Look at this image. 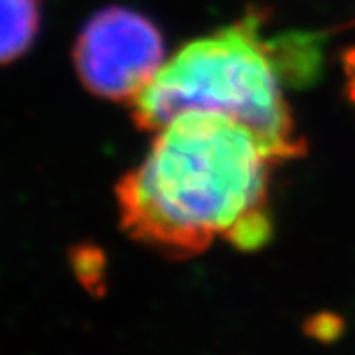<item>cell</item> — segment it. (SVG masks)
<instances>
[{"label":"cell","instance_id":"obj_1","mask_svg":"<svg viewBox=\"0 0 355 355\" xmlns=\"http://www.w3.org/2000/svg\"><path fill=\"white\" fill-rule=\"evenodd\" d=\"M280 162L247 127L211 113L178 114L116 188L128 233L174 254L217 239L239 249L268 241V176Z\"/></svg>","mask_w":355,"mask_h":355},{"label":"cell","instance_id":"obj_2","mask_svg":"<svg viewBox=\"0 0 355 355\" xmlns=\"http://www.w3.org/2000/svg\"><path fill=\"white\" fill-rule=\"evenodd\" d=\"M316 40H266L253 14L193 40L164 62L132 101L139 127L158 130L178 114L211 113L247 127L279 160L302 153L284 81L316 71Z\"/></svg>","mask_w":355,"mask_h":355},{"label":"cell","instance_id":"obj_3","mask_svg":"<svg viewBox=\"0 0 355 355\" xmlns=\"http://www.w3.org/2000/svg\"><path fill=\"white\" fill-rule=\"evenodd\" d=\"M73 60L91 93L132 103L164 65V40L142 14L113 6L83 26Z\"/></svg>","mask_w":355,"mask_h":355},{"label":"cell","instance_id":"obj_4","mask_svg":"<svg viewBox=\"0 0 355 355\" xmlns=\"http://www.w3.org/2000/svg\"><path fill=\"white\" fill-rule=\"evenodd\" d=\"M42 0H0V64L20 58L36 40Z\"/></svg>","mask_w":355,"mask_h":355},{"label":"cell","instance_id":"obj_5","mask_svg":"<svg viewBox=\"0 0 355 355\" xmlns=\"http://www.w3.org/2000/svg\"><path fill=\"white\" fill-rule=\"evenodd\" d=\"M345 73H347V85H349V93L355 99V50L347 53L345 58Z\"/></svg>","mask_w":355,"mask_h":355}]
</instances>
